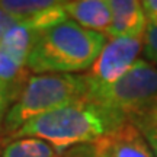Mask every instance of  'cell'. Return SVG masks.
Segmentation results:
<instances>
[{"mask_svg": "<svg viewBox=\"0 0 157 157\" xmlns=\"http://www.w3.org/2000/svg\"><path fill=\"white\" fill-rule=\"evenodd\" d=\"M60 153L57 151L48 143L32 138V137H23L16 138L15 141L9 143L3 148L2 157H58Z\"/></svg>", "mask_w": 157, "mask_h": 157, "instance_id": "cell-11", "label": "cell"}, {"mask_svg": "<svg viewBox=\"0 0 157 157\" xmlns=\"http://www.w3.org/2000/svg\"><path fill=\"white\" fill-rule=\"evenodd\" d=\"M38 35L39 32L25 25H16L0 36V50L21 66L26 67L28 57Z\"/></svg>", "mask_w": 157, "mask_h": 157, "instance_id": "cell-10", "label": "cell"}, {"mask_svg": "<svg viewBox=\"0 0 157 157\" xmlns=\"http://www.w3.org/2000/svg\"><path fill=\"white\" fill-rule=\"evenodd\" d=\"M0 7L10 13L21 25L44 32L67 21L64 2L56 0H0Z\"/></svg>", "mask_w": 157, "mask_h": 157, "instance_id": "cell-7", "label": "cell"}, {"mask_svg": "<svg viewBox=\"0 0 157 157\" xmlns=\"http://www.w3.org/2000/svg\"><path fill=\"white\" fill-rule=\"evenodd\" d=\"M84 99L128 121L157 108V66L138 58L122 77L112 84L89 90Z\"/></svg>", "mask_w": 157, "mask_h": 157, "instance_id": "cell-4", "label": "cell"}, {"mask_svg": "<svg viewBox=\"0 0 157 157\" xmlns=\"http://www.w3.org/2000/svg\"><path fill=\"white\" fill-rule=\"evenodd\" d=\"M141 3H143V9L147 16V21L148 22L157 21V0H144Z\"/></svg>", "mask_w": 157, "mask_h": 157, "instance_id": "cell-16", "label": "cell"}, {"mask_svg": "<svg viewBox=\"0 0 157 157\" xmlns=\"http://www.w3.org/2000/svg\"><path fill=\"white\" fill-rule=\"evenodd\" d=\"M64 10L82 28L99 34H105L112 21L108 0H66Z\"/></svg>", "mask_w": 157, "mask_h": 157, "instance_id": "cell-9", "label": "cell"}, {"mask_svg": "<svg viewBox=\"0 0 157 157\" xmlns=\"http://www.w3.org/2000/svg\"><path fill=\"white\" fill-rule=\"evenodd\" d=\"M146 140H147V143H148L150 148H151L154 157H157V140H153V138H146Z\"/></svg>", "mask_w": 157, "mask_h": 157, "instance_id": "cell-17", "label": "cell"}, {"mask_svg": "<svg viewBox=\"0 0 157 157\" xmlns=\"http://www.w3.org/2000/svg\"><path fill=\"white\" fill-rule=\"evenodd\" d=\"M86 92L82 74L31 76L9 109L3 127L7 132H17L31 119L84 99Z\"/></svg>", "mask_w": 157, "mask_h": 157, "instance_id": "cell-3", "label": "cell"}, {"mask_svg": "<svg viewBox=\"0 0 157 157\" xmlns=\"http://www.w3.org/2000/svg\"><path fill=\"white\" fill-rule=\"evenodd\" d=\"M143 54L147 61L157 66V21L147 23L143 36Z\"/></svg>", "mask_w": 157, "mask_h": 157, "instance_id": "cell-13", "label": "cell"}, {"mask_svg": "<svg viewBox=\"0 0 157 157\" xmlns=\"http://www.w3.org/2000/svg\"><path fill=\"white\" fill-rule=\"evenodd\" d=\"M16 25H21L16 17L12 16L10 13H7L6 10H3L0 7V36L5 34L6 31H9L10 28L16 26Z\"/></svg>", "mask_w": 157, "mask_h": 157, "instance_id": "cell-15", "label": "cell"}, {"mask_svg": "<svg viewBox=\"0 0 157 157\" xmlns=\"http://www.w3.org/2000/svg\"><path fill=\"white\" fill-rule=\"evenodd\" d=\"M128 121L134 124L146 138L157 140V108L140 115H134Z\"/></svg>", "mask_w": 157, "mask_h": 157, "instance_id": "cell-12", "label": "cell"}, {"mask_svg": "<svg viewBox=\"0 0 157 157\" xmlns=\"http://www.w3.org/2000/svg\"><path fill=\"white\" fill-rule=\"evenodd\" d=\"M112 21L105 32L112 38H143L147 28V16L143 3L137 0H108Z\"/></svg>", "mask_w": 157, "mask_h": 157, "instance_id": "cell-8", "label": "cell"}, {"mask_svg": "<svg viewBox=\"0 0 157 157\" xmlns=\"http://www.w3.org/2000/svg\"><path fill=\"white\" fill-rule=\"evenodd\" d=\"M141 52L143 38L108 39L93 64L82 74L87 86V92L117 82L134 66Z\"/></svg>", "mask_w": 157, "mask_h": 157, "instance_id": "cell-5", "label": "cell"}, {"mask_svg": "<svg viewBox=\"0 0 157 157\" xmlns=\"http://www.w3.org/2000/svg\"><path fill=\"white\" fill-rule=\"evenodd\" d=\"M105 34L82 28L67 19L39 32L26 61L35 74H74L86 71L103 50Z\"/></svg>", "mask_w": 157, "mask_h": 157, "instance_id": "cell-2", "label": "cell"}, {"mask_svg": "<svg viewBox=\"0 0 157 157\" xmlns=\"http://www.w3.org/2000/svg\"><path fill=\"white\" fill-rule=\"evenodd\" d=\"M63 157H154V154L140 129L127 121L99 140L68 148Z\"/></svg>", "mask_w": 157, "mask_h": 157, "instance_id": "cell-6", "label": "cell"}, {"mask_svg": "<svg viewBox=\"0 0 157 157\" xmlns=\"http://www.w3.org/2000/svg\"><path fill=\"white\" fill-rule=\"evenodd\" d=\"M124 122L127 121L105 108L82 99L31 119L13 137L39 138L63 153L99 140Z\"/></svg>", "mask_w": 157, "mask_h": 157, "instance_id": "cell-1", "label": "cell"}, {"mask_svg": "<svg viewBox=\"0 0 157 157\" xmlns=\"http://www.w3.org/2000/svg\"><path fill=\"white\" fill-rule=\"evenodd\" d=\"M15 101H16V95L3 82H0V125L5 122L6 115Z\"/></svg>", "mask_w": 157, "mask_h": 157, "instance_id": "cell-14", "label": "cell"}, {"mask_svg": "<svg viewBox=\"0 0 157 157\" xmlns=\"http://www.w3.org/2000/svg\"><path fill=\"white\" fill-rule=\"evenodd\" d=\"M0 157H2V156H0Z\"/></svg>", "mask_w": 157, "mask_h": 157, "instance_id": "cell-18", "label": "cell"}]
</instances>
